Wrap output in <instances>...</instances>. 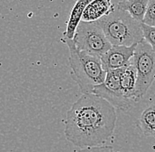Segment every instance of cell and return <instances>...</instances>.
<instances>
[{"mask_svg":"<svg viewBox=\"0 0 155 152\" xmlns=\"http://www.w3.org/2000/svg\"><path fill=\"white\" fill-rule=\"evenodd\" d=\"M116 108L93 93L83 94L71 105L64 120V135L80 149L102 146L114 134Z\"/></svg>","mask_w":155,"mask_h":152,"instance_id":"obj_1","label":"cell"},{"mask_svg":"<svg viewBox=\"0 0 155 152\" xmlns=\"http://www.w3.org/2000/svg\"><path fill=\"white\" fill-rule=\"evenodd\" d=\"M69 48L71 76L77 83L83 94L92 93L94 88L103 84L107 72L101 58L93 57L78 49L73 40L62 38Z\"/></svg>","mask_w":155,"mask_h":152,"instance_id":"obj_2","label":"cell"},{"mask_svg":"<svg viewBox=\"0 0 155 152\" xmlns=\"http://www.w3.org/2000/svg\"><path fill=\"white\" fill-rule=\"evenodd\" d=\"M112 46L130 47L144 40L142 23L115 5L108 15L97 20Z\"/></svg>","mask_w":155,"mask_h":152,"instance_id":"obj_3","label":"cell"},{"mask_svg":"<svg viewBox=\"0 0 155 152\" xmlns=\"http://www.w3.org/2000/svg\"><path fill=\"white\" fill-rule=\"evenodd\" d=\"M73 41L80 51L99 58L112 47L97 21H81L76 30Z\"/></svg>","mask_w":155,"mask_h":152,"instance_id":"obj_4","label":"cell"},{"mask_svg":"<svg viewBox=\"0 0 155 152\" xmlns=\"http://www.w3.org/2000/svg\"><path fill=\"white\" fill-rule=\"evenodd\" d=\"M131 60L137 70L136 100L138 102L155 80V53L151 46L143 40L137 45Z\"/></svg>","mask_w":155,"mask_h":152,"instance_id":"obj_5","label":"cell"},{"mask_svg":"<svg viewBox=\"0 0 155 152\" xmlns=\"http://www.w3.org/2000/svg\"><path fill=\"white\" fill-rule=\"evenodd\" d=\"M123 69L107 71L106 78L103 84L95 86L93 94L105 99L115 108L124 112H129L134 107V102L124 97L120 82Z\"/></svg>","mask_w":155,"mask_h":152,"instance_id":"obj_6","label":"cell"},{"mask_svg":"<svg viewBox=\"0 0 155 152\" xmlns=\"http://www.w3.org/2000/svg\"><path fill=\"white\" fill-rule=\"evenodd\" d=\"M137 45L134 44L130 47L112 46L105 55L101 57L105 71L123 69L129 65L130 60L134 57Z\"/></svg>","mask_w":155,"mask_h":152,"instance_id":"obj_7","label":"cell"},{"mask_svg":"<svg viewBox=\"0 0 155 152\" xmlns=\"http://www.w3.org/2000/svg\"><path fill=\"white\" fill-rule=\"evenodd\" d=\"M115 9V5L109 0L90 1L83 11L81 21L94 22L108 15Z\"/></svg>","mask_w":155,"mask_h":152,"instance_id":"obj_8","label":"cell"},{"mask_svg":"<svg viewBox=\"0 0 155 152\" xmlns=\"http://www.w3.org/2000/svg\"><path fill=\"white\" fill-rule=\"evenodd\" d=\"M137 70L132 63V60L129 65L123 68L120 76V82L123 93L128 99L137 103L136 100V88H137Z\"/></svg>","mask_w":155,"mask_h":152,"instance_id":"obj_9","label":"cell"},{"mask_svg":"<svg viewBox=\"0 0 155 152\" xmlns=\"http://www.w3.org/2000/svg\"><path fill=\"white\" fill-rule=\"evenodd\" d=\"M90 1L91 0H79L75 3L74 6L72 7L70 12V16L67 20V27H66V30L63 34L64 35L63 38L73 40L76 30L79 23L81 22L83 11L87 7V5L90 3Z\"/></svg>","mask_w":155,"mask_h":152,"instance_id":"obj_10","label":"cell"},{"mask_svg":"<svg viewBox=\"0 0 155 152\" xmlns=\"http://www.w3.org/2000/svg\"><path fill=\"white\" fill-rule=\"evenodd\" d=\"M148 0H124L116 5L119 9L128 12L132 19L142 23L145 18Z\"/></svg>","mask_w":155,"mask_h":152,"instance_id":"obj_11","label":"cell"},{"mask_svg":"<svg viewBox=\"0 0 155 152\" xmlns=\"http://www.w3.org/2000/svg\"><path fill=\"white\" fill-rule=\"evenodd\" d=\"M139 125L145 136L155 137V105L146 107L142 112Z\"/></svg>","mask_w":155,"mask_h":152,"instance_id":"obj_12","label":"cell"},{"mask_svg":"<svg viewBox=\"0 0 155 152\" xmlns=\"http://www.w3.org/2000/svg\"><path fill=\"white\" fill-rule=\"evenodd\" d=\"M142 24L155 27V0H149Z\"/></svg>","mask_w":155,"mask_h":152,"instance_id":"obj_13","label":"cell"},{"mask_svg":"<svg viewBox=\"0 0 155 152\" xmlns=\"http://www.w3.org/2000/svg\"><path fill=\"white\" fill-rule=\"evenodd\" d=\"M144 40H145L155 53V27L142 24Z\"/></svg>","mask_w":155,"mask_h":152,"instance_id":"obj_14","label":"cell"},{"mask_svg":"<svg viewBox=\"0 0 155 152\" xmlns=\"http://www.w3.org/2000/svg\"><path fill=\"white\" fill-rule=\"evenodd\" d=\"M76 152H115L111 146H97L80 149Z\"/></svg>","mask_w":155,"mask_h":152,"instance_id":"obj_15","label":"cell"}]
</instances>
